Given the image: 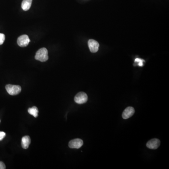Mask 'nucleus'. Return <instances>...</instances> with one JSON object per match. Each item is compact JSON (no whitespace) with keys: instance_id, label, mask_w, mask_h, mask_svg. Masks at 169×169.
I'll list each match as a JSON object with an SVG mask.
<instances>
[{"instance_id":"obj_14","label":"nucleus","mask_w":169,"mask_h":169,"mask_svg":"<svg viewBox=\"0 0 169 169\" xmlns=\"http://www.w3.org/2000/svg\"><path fill=\"white\" fill-rule=\"evenodd\" d=\"M6 134L3 131H0V141L3 140V138L5 137Z\"/></svg>"},{"instance_id":"obj_9","label":"nucleus","mask_w":169,"mask_h":169,"mask_svg":"<svg viewBox=\"0 0 169 169\" xmlns=\"http://www.w3.org/2000/svg\"><path fill=\"white\" fill-rule=\"evenodd\" d=\"M31 143L30 137L29 136H25L22 139V147L24 149H27Z\"/></svg>"},{"instance_id":"obj_8","label":"nucleus","mask_w":169,"mask_h":169,"mask_svg":"<svg viewBox=\"0 0 169 169\" xmlns=\"http://www.w3.org/2000/svg\"><path fill=\"white\" fill-rule=\"evenodd\" d=\"M135 112V110L132 107L126 108L122 113V118L124 119H128L132 117Z\"/></svg>"},{"instance_id":"obj_11","label":"nucleus","mask_w":169,"mask_h":169,"mask_svg":"<svg viewBox=\"0 0 169 169\" xmlns=\"http://www.w3.org/2000/svg\"><path fill=\"white\" fill-rule=\"evenodd\" d=\"M28 112L30 115H32L35 118H37L38 116L39 111H38V109L36 107L34 106L31 108H30L28 109Z\"/></svg>"},{"instance_id":"obj_5","label":"nucleus","mask_w":169,"mask_h":169,"mask_svg":"<svg viewBox=\"0 0 169 169\" xmlns=\"http://www.w3.org/2000/svg\"><path fill=\"white\" fill-rule=\"evenodd\" d=\"M88 45L90 51L92 53H96L99 50V44L95 40L90 39L88 41Z\"/></svg>"},{"instance_id":"obj_15","label":"nucleus","mask_w":169,"mask_h":169,"mask_svg":"<svg viewBox=\"0 0 169 169\" xmlns=\"http://www.w3.org/2000/svg\"><path fill=\"white\" fill-rule=\"evenodd\" d=\"M6 166L5 164L2 162H0V169H5Z\"/></svg>"},{"instance_id":"obj_13","label":"nucleus","mask_w":169,"mask_h":169,"mask_svg":"<svg viewBox=\"0 0 169 169\" xmlns=\"http://www.w3.org/2000/svg\"><path fill=\"white\" fill-rule=\"evenodd\" d=\"M5 40V35L3 34L0 33V45H2Z\"/></svg>"},{"instance_id":"obj_4","label":"nucleus","mask_w":169,"mask_h":169,"mask_svg":"<svg viewBox=\"0 0 169 169\" xmlns=\"http://www.w3.org/2000/svg\"><path fill=\"white\" fill-rule=\"evenodd\" d=\"M30 42V40L29 38L26 35H22L19 37L17 41L18 45L21 47H26L28 46Z\"/></svg>"},{"instance_id":"obj_3","label":"nucleus","mask_w":169,"mask_h":169,"mask_svg":"<svg viewBox=\"0 0 169 169\" xmlns=\"http://www.w3.org/2000/svg\"><path fill=\"white\" fill-rule=\"evenodd\" d=\"M88 97L84 92H81L77 94L74 97V101L78 104H83L88 101Z\"/></svg>"},{"instance_id":"obj_10","label":"nucleus","mask_w":169,"mask_h":169,"mask_svg":"<svg viewBox=\"0 0 169 169\" xmlns=\"http://www.w3.org/2000/svg\"><path fill=\"white\" fill-rule=\"evenodd\" d=\"M32 0H23L21 4V7L24 11H27L30 8Z\"/></svg>"},{"instance_id":"obj_1","label":"nucleus","mask_w":169,"mask_h":169,"mask_svg":"<svg viewBox=\"0 0 169 169\" xmlns=\"http://www.w3.org/2000/svg\"><path fill=\"white\" fill-rule=\"evenodd\" d=\"M35 59L40 62L47 61L48 59V51L47 48H43L38 50L35 56Z\"/></svg>"},{"instance_id":"obj_12","label":"nucleus","mask_w":169,"mask_h":169,"mask_svg":"<svg viewBox=\"0 0 169 169\" xmlns=\"http://www.w3.org/2000/svg\"><path fill=\"white\" fill-rule=\"evenodd\" d=\"M144 61L143 60L141 59L136 58L135 60V63H138V65L140 66H142L143 65V62Z\"/></svg>"},{"instance_id":"obj_6","label":"nucleus","mask_w":169,"mask_h":169,"mask_svg":"<svg viewBox=\"0 0 169 169\" xmlns=\"http://www.w3.org/2000/svg\"><path fill=\"white\" fill-rule=\"evenodd\" d=\"M83 141L80 139H75L71 140L69 143V147L71 148H80L82 146Z\"/></svg>"},{"instance_id":"obj_7","label":"nucleus","mask_w":169,"mask_h":169,"mask_svg":"<svg viewBox=\"0 0 169 169\" xmlns=\"http://www.w3.org/2000/svg\"><path fill=\"white\" fill-rule=\"evenodd\" d=\"M160 141L157 139H153L148 141L147 147L149 149H156L160 146Z\"/></svg>"},{"instance_id":"obj_2","label":"nucleus","mask_w":169,"mask_h":169,"mask_svg":"<svg viewBox=\"0 0 169 169\" xmlns=\"http://www.w3.org/2000/svg\"><path fill=\"white\" fill-rule=\"evenodd\" d=\"M5 88L8 93L11 95H17L21 91V87L18 85H7Z\"/></svg>"}]
</instances>
